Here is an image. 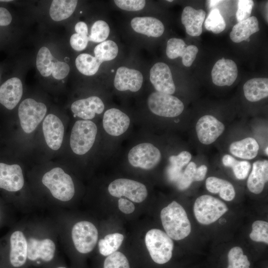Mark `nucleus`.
I'll return each mask as SVG.
<instances>
[{
  "label": "nucleus",
  "instance_id": "09e8293b",
  "mask_svg": "<svg viewBox=\"0 0 268 268\" xmlns=\"http://www.w3.org/2000/svg\"><path fill=\"white\" fill-rule=\"evenodd\" d=\"M12 20L9 12L5 8L0 7V26L9 25Z\"/></svg>",
  "mask_w": 268,
  "mask_h": 268
},
{
  "label": "nucleus",
  "instance_id": "39448f33",
  "mask_svg": "<svg viewBox=\"0 0 268 268\" xmlns=\"http://www.w3.org/2000/svg\"><path fill=\"white\" fill-rule=\"evenodd\" d=\"M227 210L225 203L207 195L198 197L194 205V212L197 220L204 225L215 222Z\"/></svg>",
  "mask_w": 268,
  "mask_h": 268
},
{
  "label": "nucleus",
  "instance_id": "5701e85b",
  "mask_svg": "<svg viewBox=\"0 0 268 268\" xmlns=\"http://www.w3.org/2000/svg\"><path fill=\"white\" fill-rule=\"evenodd\" d=\"M205 15V11L201 9H195L189 6L184 8L181 15V21L188 34L191 36H199L201 35Z\"/></svg>",
  "mask_w": 268,
  "mask_h": 268
},
{
  "label": "nucleus",
  "instance_id": "cd10ccee",
  "mask_svg": "<svg viewBox=\"0 0 268 268\" xmlns=\"http://www.w3.org/2000/svg\"><path fill=\"white\" fill-rule=\"evenodd\" d=\"M259 145L252 137H246L232 142L229 147L230 153L235 156L244 159H252L258 154Z\"/></svg>",
  "mask_w": 268,
  "mask_h": 268
},
{
  "label": "nucleus",
  "instance_id": "423d86ee",
  "mask_svg": "<svg viewBox=\"0 0 268 268\" xmlns=\"http://www.w3.org/2000/svg\"><path fill=\"white\" fill-rule=\"evenodd\" d=\"M147 104L154 114L169 118L180 115L184 108L183 102L177 97L157 91L149 95Z\"/></svg>",
  "mask_w": 268,
  "mask_h": 268
},
{
  "label": "nucleus",
  "instance_id": "f8f14e48",
  "mask_svg": "<svg viewBox=\"0 0 268 268\" xmlns=\"http://www.w3.org/2000/svg\"><path fill=\"white\" fill-rule=\"evenodd\" d=\"M149 79L157 92L172 95L175 92V85L171 70L162 62L155 64L150 70Z\"/></svg>",
  "mask_w": 268,
  "mask_h": 268
},
{
  "label": "nucleus",
  "instance_id": "b1692460",
  "mask_svg": "<svg viewBox=\"0 0 268 268\" xmlns=\"http://www.w3.org/2000/svg\"><path fill=\"white\" fill-rule=\"evenodd\" d=\"M268 180V161L258 160L253 164L252 171L247 180L249 191L255 194H260Z\"/></svg>",
  "mask_w": 268,
  "mask_h": 268
},
{
  "label": "nucleus",
  "instance_id": "a19ab883",
  "mask_svg": "<svg viewBox=\"0 0 268 268\" xmlns=\"http://www.w3.org/2000/svg\"><path fill=\"white\" fill-rule=\"evenodd\" d=\"M197 169L196 164L194 162H189L181 177L177 181V186L179 190H184L188 188L194 181L195 174Z\"/></svg>",
  "mask_w": 268,
  "mask_h": 268
},
{
  "label": "nucleus",
  "instance_id": "c03bdc74",
  "mask_svg": "<svg viewBox=\"0 0 268 268\" xmlns=\"http://www.w3.org/2000/svg\"><path fill=\"white\" fill-rule=\"evenodd\" d=\"M192 158L191 153L187 151L180 152L178 155H172L169 157L170 166L182 169L188 164Z\"/></svg>",
  "mask_w": 268,
  "mask_h": 268
},
{
  "label": "nucleus",
  "instance_id": "f3484780",
  "mask_svg": "<svg viewBox=\"0 0 268 268\" xmlns=\"http://www.w3.org/2000/svg\"><path fill=\"white\" fill-rule=\"evenodd\" d=\"M198 52L199 49L197 46L193 45L187 46L181 39L172 38L167 43V56L170 59L181 57L183 65L187 67L192 65Z\"/></svg>",
  "mask_w": 268,
  "mask_h": 268
},
{
  "label": "nucleus",
  "instance_id": "6ab92c4d",
  "mask_svg": "<svg viewBox=\"0 0 268 268\" xmlns=\"http://www.w3.org/2000/svg\"><path fill=\"white\" fill-rule=\"evenodd\" d=\"M104 108L102 100L94 96L75 101L71 106L74 116L78 117L84 120L93 119L96 114H101Z\"/></svg>",
  "mask_w": 268,
  "mask_h": 268
},
{
  "label": "nucleus",
  "instance_id": "4be33fe9",
  "mask_svg": "<svg viewBox=\"0 0 268 268\" xmlns=\"http://www.w3.org/2000/svg\"><path fill=\"white\" fill-rule=\"evenodd\" d=\"M56 247L50 239L41 240L31 238L27 241V258L35 261L39 258L48 262L54 257Z\"/></svg>",
  "mask_w": 268,
  "mask_h": 268
},
{
  "label": "nucleus",
  "instance_id": "ea45409f",
  "mask_svg": "<svg viewBox=\"0 0 268 268\" xmlns=\"http://www.w3.org/2000/svg\"><path fill=\"white\" fill-rule=\"evenodd\" d=\"M104 268H130V267L125 255L120 252L116 251L105 259Z\"/></svg>",
  "mask_w": 268,
  "mask_h": 268
},
{
  "label": "nucleus",
  "instance_id": "72a5a7b5",
  "mask_svg": "<svg viewBox=\"0 0 268 268\" xmlns=\"http://www.w3.org/2000/svg\"><path fill=\"white\" fill-rule=\"evenodd\" d=\"M118 47L112 40L104 41L97 45L94 49L95 57L101 63L114 59L118 54Z\"/></svg>",
  "mask_w": 268,
  "mask_h": 268
},
{
  "label": "nucleus",
  "instance_id": "6e6d98bb",
  "mask_svg": "<svg viewBox=\"0 0 268 268\" xmlns=\"http://www.w3.org/2000/svg\"><path fill=\"white\" fill-rule=\"evenodd\" d=\"M10 1H11L10 0H0V1H5V2Z\"/></svg>",
  "mask_w": 268,
  "mask_h": 268
},
{
  "label": "nucleus",
  "instance_id": "603ef678",
  "mask_svg": "<svg viewBox=\"0 0 268 268\" xmlns=\"http://www.w3.org/2000/svg\"><path fill=\"white\" fill-rule=\"evenodd\" d=\"M74 29L76 33L87 35L88 34V27L86 24L82 21L77 22L74 27Z\"/></svg>",
  "mask_w": 268,
  "mask_h": 268
},
{
  "label": "nucleus",
  "instance_id": "4468645a",
  "mask_svg": "<svg viewBox=\"0 0 268 268\" xmlns=\"http://www.w3.org/2000/svg\"><path fill=\"white\" fill-rule=\"evenodd\" d=\"M103 126L109 134L118 136L127 131L130 124L129 116L120 110L111 108L104 114Z\"/></svg>",
  "mask_w": 268,
  "mask_h": 268
},
{
  "label": "nucleus",
  "instance_id": "0eeeda50",
  "mask_svg": "<svg viewBox=\"0 0 268 268\" xmlns=\"http://www.w3.org/2000/svg\"><path fill=\"white\" fill-rule=\"evenodd\" d=\"M47 112L46 105L31 98L24 100L18 108L20 125L27 134L34 131Z\"/></svg>",
  "mask_w": 268,
  "mask_h": 268
},
{
  "label": "nucleus",
  "instance_id": "9d476101",
  "mask_svg": "<svg viewBox=\"0 0 268 268\" xmlns=\"http://www.w3.org/2000/svg\"><path fill=\"white\" fill-rule=\"evenodd\" d=\"M71 236L75 249L80 253L86 254L95 247L98 233L95 225L90 222L82 221L72 227Z\"/></svg>",
  "mask_w": 268,
  "mask_h": 268
},
{
  "label": "nucleus",
  "instance_id": "dca6fc26",
  "mask_svg": "<svg viewBox=\"0 0 268 268\" xmlns=\"http://www.w3.org/2000/svg\"><path fill=\"white\" fill-rule=\"evenodd\" d=\"M43 131L48 146L54 150L59 149L64 134V127L61 120L54 114L48 115L43 123Z\"/></svg>",
  "mask_w": 268,
  "mask_h": 268
},
{
  "label": "nucleus",
  "instance_id": "a18cd8bd",
  "mask_svg": "<svg viewBox=\"0 0 268 268\" xmlns=\"http://www.w3.org/2000/svg\"><path fill=\"white\" fill-rule=\"evenodd\" d=\"M69 70V66L67 63L56 60L52 74L56 79H63L68 75Z\"/></svg>",
  "mask_w": 268,
  "mask_h": 268
},
{
  "label": "nucleus",
  "instance_id": "bb28decb",
  "mask_svg": "<svg viewBox=\"0 0 268 268\" xmlns=\"http://www.w3.org/2000/svg\"><path fill=\"white\" fill-rule=\"evenodd\" d=\"M259 31L257 18L251 16L235 24L230 33V38L235 43H240L246 41L251 35Z\"/></svg>",
  "mask_w": 268,
  "mask_h": 268
},
{
  "label": "nucleus",
  "instance_id": "bf43d9fd",
  "mask_svg": "<svg viewBox=\"0 0 268 268\" xmlns=\"http://www.w3.org/2000/svg\"><path fill=\"white\" fill-rule=\"evenodd\" d=\"M58 268H65V267H59Z\"/></svg>",
  "mask_w": 268,
  "mask_h": 268
},
{
  "label": "nucleus",
  "instance_id": "2f4dec72",
  "mask_svg": "<svg viewBox=\"0 0 268 268\" xmlns=\"http://www.w3.org/2000/svg\"><path fill=\"white\" fill-rule=\"evenodd\" d=\"M124 236L121 233H115L106 235L104 239L98 242L100 253L104 256H108L116 252L121 246Z\"/></svg>",
  "mask_w": 268,
  "mask_h": 268
},
{
  "label": "nucleus",
  "instance_id": "c756f323",
  "mask_svg": "<svg viewBox=\"0 0 268 268\" xmlns=\"http://www.w3.org/2000/svg\"><path fill=\"white\" fill-rule=\"evenodd\" d=\"M77 4L75 0H54L51 4L49 13L54 21L67 19L73 13Z\"/></svg>",
  "mask_w": 268,
  "mask_h": 268
},
{
  "label": "nucleus",
  "instance_id": "052dcab7",
  "mask_svg": "<svg viewBox=\"0 0 268 268\" xmlns=\"http://www.w3.org/2000/svg\"><path fill=\"white\" fill-rule=\"evenodd\" d=\"M167 1H169V2H171L173 0H167Z\"/></svg>",
  "mask_w": 268,
  "mask_h": 268
},
{
  "label": "nucleus",
  "instance_id": "3c124183",
  "mask_svg": "<svg viewBox=\"0 0 268 268\" xmlns=\"http://www.w3.org/2000/svg\"><path fill=\"white\" fill-rule=\"evenodd\" d=\"M207 168L205 165H202L197 168L195 174L194 181H201L203 180L206 174Z\"/></svg>",
  "mask_w": 268,
  "mask_h": 268
},
{
  "label": "nucleus",
  "instance_id": "de8ad7c7",
  "mask_svg": "<svg viewBox=\"0 0 268 268\" xmlns=\"http://www.w3.org/2000/svg\"><path fill=\"white\" fill-rule=\"evenodd\" d=\"M119 209L125 214H130L134 210L135 207L133 203L130 201L120 198L118 201Z\"/></svg>",
  "mask_w": 268,
  "mask_h": 268
},
{
  "label": "nucleus",
  "instance_id": "412c9836",
  "mask_svg": "<svg viewBox=\"0 0 268 268\" xmlns=\"http://www.w3.org/2000/svg\"><path fill=\"white\" fill-rule=\"evenodd\" d=\"M27 258V241L20 231L13 232L9 237V259L10 264L18 268L23 266Z\"/></svg>",
  "mask_w": 268,
  "mask_h": 268
},
{
  "label": "nucleus",
  "instance_id": "f03ea898",
  "mask_svg": "<svg viewBox=\"0 0 268 268\" xmlns=\"http://www.w3.org/2000/svg\"><path fill=\"white\" fill-rule=\"evenodd\" d=\"M42 182L52 196L59 200L68 201L74 196V186L72 180L61 168H54L46 173Z\"/></svg>",
  "mask_w": 268,
  "mask_h": 268
},
{
  "label": "nucleus",
  "instance_id": "f704fd0d",
  "mask_svg": "<svg viewBox=\"0 0 268 268\" xmlns=\"http://www.w3.org/2000/svg\"><path fill=\"white\" fill-rule=\"evenodd\" d=\"M222 161L225 166L232 168L237 179L243 180L248 176L251 169V164L248 161H238L229 154L224 155Z\"/></svg>",
  "mask_w": 268,
  "mask_h": 268
},
{
  "label": "nucleus",
  "instance_id": "58836bf2",
  "mask_svg": "<svg viewBox=\"0 0 268 268\" xmlns=\"http://www.w3.org/2000/svg\"><path fill=\"white\" fill-rule=\"evenodd\" d=\"M250 238L255 242L268 243V223L263 220H257L252 224V231Z\"/></svg>",
  "mask_w": 268,
  "mask_h": 268
},
{
  "label": "nucleus",
  "instance_id": "37998d69",
  "mask_svg": "<svg viewBox=\"0 0 268 268\" xmlns=\"http://www.w3.org/2000/svg\"><path fill=\"white\" fill-rule=\"evenodd\" d=\"M114 2L120 8L127 11H138L145 6L144 0H115Z\"/></svg>",
  "mask_w": 268,
  "mask_h": 268
},
{
  "label": "nucleus",
  "instance_id": "7ed1b4c3",
  "mask_svg": "<svg viewBox=\"0 0 268 268\" xmlns=\"http://www.w3.org/2000/svg\"><path fill=\"white\" fill-rule=\"evenodd\" d=\"M145 243L153 261L164 264L171 258L174 248L172 239L164 232L152 229L145 234Z\"/></svg>",
  "mask_w": 268,
  "mask_h": 268
},
{
  "label": "nucleus",
  "instance_id": "c85d7f7f",
  "mask_svg": "<svg viewBox=\"0 0 268 268\" xmlns=\"http://www.w3.org/2000/svg\"><path fill=\"white\" fill-rule=\"evenodd\" d=\"M206 189L213 194L219 193L220 197L226 201H231L235 196L233 186L229 182L215 177H209L205 181Z\"/></svg>",
  "mask_w": 268,
  "mask_h": 268
},
{
  "label": "nucleus",
  "instance_id": "c9c22d12",
  "mask_svg": "<svg viewBox=\"0 0 268 268\" xmlns=\"http://www.w3.org/2000/svg\"><path fill=\"white\" fill-rule=\"evenodd\" d=\"M204 26L207 30L215 34L225 29L226 23L218 9H213L210 11L204 22Z\"/></svg>",
  "mask_w": 268,
  "mask_h": 268
},
{
  "label": "nucleus",
  "instance_id": "4d7b16f0",
  "mask_svg": "<svg viewBox=\"0 0 268 268\" xmlns=\"http://www.w3.org/2000/svg\"><path fill=\"white\" fill-rule=\"evenodd\" d=\"M1 211H0V221H1Z\"/></svg>",
  "mask_w": 268,
  "mask_h": 268
},
{
  "label": "nucleus",
  "instance_id": "f257e3e1",
  "mask_svg": "<svg viewBox=\"0 0 268 268\" xmlns=\"http://www.w3.org/2000/svg\"><path fill=\"white\" fill-rule=\"evenodd\" d=\"M160 218L166 233L175 240L187 237L191 231V225L183 207L176 201H173L163 208Z\"/></svg>",
  "mask_w": 268,
  "mask_h": 268
},
{
  "label": "nucleus",
  "instance_id": "ddd939ff",
  "mask_svg": "<svg viewBox=\"0 0 268 268\" xmlns=\"http://www.w3.org/2000/svg\"><path fill=\"white\" fill-rule=\"evenodd\" d=\"M143 82V76L138 70L120 67L116 71L114 85L119 91L130 90L136 92L141 87Z\"/></svg>",
  "mask_w": 268,
  "mask_h": 268
},
{
  "label": "nucleus",
  "instance_id": "e433bc0d",
  "mask_svg": "<svg viewBox=\"0 0 268 268\" xmlns=\"http://www.w3.org/2000/svg\"><path fill=\"white\" fill-rule=\"evenodd\" d=\"M228 260L227 268H250V262L240 247H234L230 250L228 254Z\"/></svg>",
  "mask_w": 268,
  "mask_h": 268
},
{
  "label": "nucleus",
  "instance_id": "5fc2aeb1",
  "mask_svg": "<svg viewBox=\"0 0 268 268\" xmlns=\"http://www.w3.org/2000/svg\"><path fill=\"white\" fill-rule=\"evenodd\" d=\"M268 146L266 147V149H265V152H266V153L267 154V155H268Z\"/></svg>",
  "mask_w": 268,
  "mask_h": 268
},
{
  "label": "nucleus",
  "instance_id": "9b49d317",
  "mask_svg": "<svg viewBox=\"0 0 268 268\" xmlns=\"http://www.w3.org/2000/svg\"><path fill=\"white\" fill-rule=\"evenodd\" d=\"M196 129L200 141L204 144H210L223 133L225 126L214 117L207 115L199 119Z\"/></svg>",
  "mask_w": 268,
  "mask_h": 268
},
{
  "label": "nucleus",
  "instance_id": "20e7f679",
  "mask_svg": "<svg viewBox=\"0 0 268 268\" xmlns=\"http://www.w3.org/2000/svg\"><path fill=\"white\" fill-rule=\"evenodd\" d=\"M97 128L90 120H78L74 124L70 137V146L78 155L86 153L92 147L96 136Z\"/></svg>",
  "mask_w": 268,
  "mask_h": 268
},
{
  "label": "nucleus",
  "instance_id": "13d9d810",
  "mask_svg": "<svg viewBox=\"0 0 268 268\" xmlns=\"http://www.w3.org/2000/svg\"><path fill=\"white\" fill-rule=\"evenodd\" d=\"M65 60L66 61V62H67V61L69 60V59H68L67 57H66V58L65 59Z\"/></svg>",
  "mask_w": 268,
  "mask_h": 268
},
{
  "label": "nucleus",
  "instance_id": "1a4fd4ad",
  "mask_svg": "<svg viewBox=\"0 0 268 268\" xmlns=\"http://www.w3.org/2000/svg\"><path fill=\"white\" fill-rule=\"evenodd\" d=\"M108 190L114 197L124 196L138 203L143 201L147 196V190L144 184L125 178H119L112 181L109 184Z\"/></svg>",
  "mask_w": 268,
  "mask_h": 268
},
{
  "label": "nucleus",
  "instance_id": "8fccbe9b",
  "mask_svg": "<svg viewBox=\"0 0 268 268\" xmlns=\"http://www.w3.org/2000/svg\"><path fill=\"white\" fill-rule=\"evenodd\" d=\"M169 179L172 181H178L182 174V169L170 166L167 170Z\"/></svg>",
  "mask_w": 268,
  "mask_h": 268
},
{
  "label": "nucleus",
  "instance_id": "49530a36",
  "mask_svg": "<svg viewBox=\"0 0 268 268\" xmlns=\"http://www.w3.org/2000/svg\"><path fill=\"white\" fill-rule=\"evenodd\" d=\"M89 41L88 36L77 33L73 34L70 38V44L75 51H81L87 47Z\"/></svg>",
  "mask_w": 268,
  "mask_h": 268
},
{
  "label": "nucleus",
  "instance_id": "473e14b6",
  "mask_svg": "<svg viewBox=\"0 0 268 268\" xmlns=\"http://www.w3.org/2000/svg\"><path fill=\"white\" fill-rule=\"evenodd\" d=\"M56 60L47 47L40 48L37 55L36 66L42 76L47 77L52 74Z\"/></svg>",
  "mask_w": 268,
  "mask_h": 268
},
{
  "label": "nucleus",
  "instance_id": "864d4df0",
  "mask_svg": "<svg viewBox=\"0 0 268 268\" xmlns=\"http://www.w3.org/2000/svg\"><path fill=\"white\" fill-rule=\"evenodd\" d=\"M222 0H210L209 1L210 6H213L216 4L220 2H222Z\"/></svg>",
  "mask_w": 268,
  "mask_h": 268
},
{
  "label": "nucleus",
  "instance_id": "6e6552de",
  "mask_svg": "<svg viewBox=\"0 0 268 268\" xmlns=\"http://www.w3.org/2000/svg\"><path fill=\"white\" fill-rule=\"evenodd\" d=\"M161 158L159 149L149 142L141 143L134 146L128 155V161L133 166L145 170L155 167Z\"/></svg>",
  "mask_w": 268,
  "mask_h": 268
},
{
  "label": "nucleus",
  "instance_id": "2eb2a0df",
  "mask_svg": "<svg viewBox=\"0 0 268 268\" xmlns=\"http://www.w3.org/2000/svg\"><path fill=\"white\" fill-rule=\"evenodd\" d=\"M238 68L236 63L230 59L222 58L214 64L211 77L213 83L219 86H230L236 80Z\"/></svg>",
  "mask_w": 268,
  "mask_h": 268
},
{
  "label": "nucleus",
  "instance_id": "4c0bfd02",
  "mask_svg": "<svg viewBox=\"0 0 268 268\" xmlns=\"http://www.w3.org/2000/svg\"><path fill=\"white\" fill-rule=\"evenodd\" d=\"M109 33L110 27L106 22L96 21L91 27L90 34L88 36L89 41L101 43L106 40Z\"/></svg>",
  "mask_w": 268,
  "mask_h": 268
},
{
  "label": "nucleus",
  "instance_id": "a878e982",
  "mask_svg": "<svg viewBox=\"0 0 268 268\" xmlns=\"http://www.w3.org/2000/svg\"><path fill=\"white\" fill-rule=\"evenodd\" d=\"M245 98L250 102H257L268 96V78H253L247 81L243 86Z\"/></svg>",
  "mask_w": 268,
  "mask_h": 268
},
{
  "label": "nucleus",
  "instance_id": "7c9ffc66",
  "mask_svg": "<svg viewBox=\"0 0 268 268\" xmlns=\"http://www.w3.org/2000/svg\"><path fill=\"white\" fill-rule=\"evenodd\" d=\"M101 64V63L95 57L86 53L79 55L75 59V66L78 70L88 76L95 74Z\"/></svg>",
  "mask_w": 268,
  "mask_h": 268
},
{
  "label": "nucleus",
  "instance_id": "79ce46f5",
  "mask_svg": "<svg viewBox=\"0 0 268 268\" xmlns=\"http://www.w3.org/2000/svg\"><path fill=\"white\" fill-rule=\"evenodd\" d=\"M254 5L252 0H239L238 2V9L236 12L237 21L241 22L250 17Z\"/></svg>",
  "mask_w": 268,
  "mask_h": 268
},
{
  "label": "nucleus",
  "instance_id": "a211bd4d",
  "mask_svg": "<svg viewBox=\"0 0 268 268\" xmlns=\"http://www.w3.org/2000/svg\"><path fill=\"white\" fill-rule=\"evenodd\" d=\"M24 182L22 169L19 165L0 162V189L17 192L22 188Z\"/></svg>",
  "mask_w": 268,
  "mask_h": 268
},
{
  "label": "nucleus",
  "instance_id": "393cba45",
  "mask_svg": "<svg viewBox=\"0 0 268 268\" xmlns=\"http://www.w3.org/2000/svg\"><path fill=\"white\" fill-rule=\"evenodd\" d=\"M133 30L148 37H158L164 31V26L159 19L152 17H135L131 22Z\"/></svg>",
  "mask_w": 268,
  "mask_h": 268
},
{
  "label": "nucleus",
  "instance_id": "aec40b11",
  "mask_svg": "<svg viewBox=\"0 0 268 268\" xmlns=\"http://www.w3.org/2000/svg\"><path fill=\"white\" fill-rule=\"evenodd\" d=\"M23 92L22 84L17 77H12L0 86V103L12 110L20 100Z\"/></svg>",
  "mask_w": 268,
  "mask_h": 268
}]
</instances>
